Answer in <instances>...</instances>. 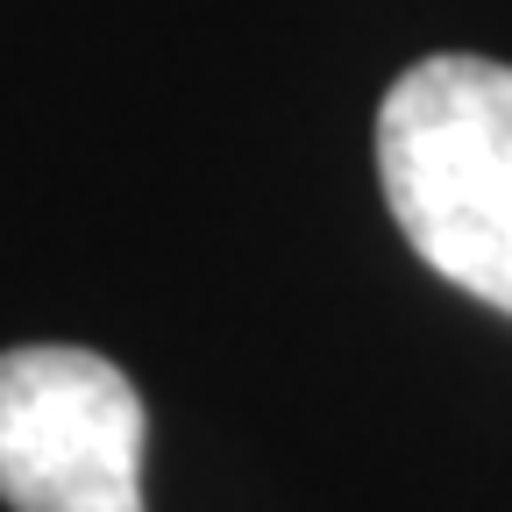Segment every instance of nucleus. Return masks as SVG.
Instances as JSON below:
<instances>
[{"label":"nucleus","mask_w":512,"mask_h":512,"mask_svg":"<svg viewBox=\"0 0 512 512\" xmlns=\"http://www.w3.org/2000/svg\"><path fill=\"white\" fill-rule=\"evenodd\" d=\"M377 178L406 242L512 320V64L420 57L377 107Z\"/></svg>","instance_id":"f257e3e1"},{"label":"nucleus","mask_w":512,"mask_h":512,"mask_svg":"<svg viewBox=\"0 0 512 512\" xmlns=\"http://www.w3.org/2000/svg\"><path fill=\"white\" fill-rule=\"evenodd\" d=\"M143 399L107 356H0V498L15 512H143Z\"/></svg>","instance_id":"f03ea898"}]
</instances>
